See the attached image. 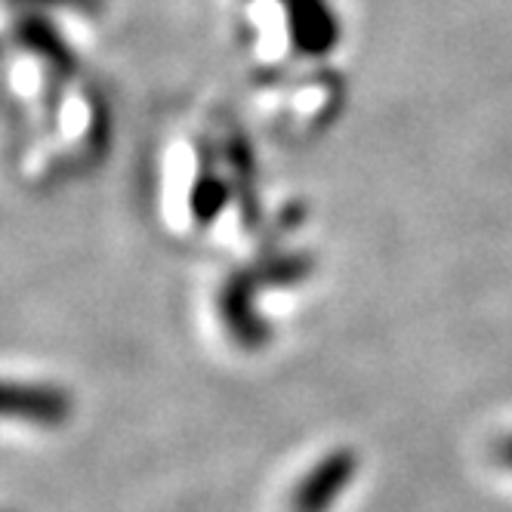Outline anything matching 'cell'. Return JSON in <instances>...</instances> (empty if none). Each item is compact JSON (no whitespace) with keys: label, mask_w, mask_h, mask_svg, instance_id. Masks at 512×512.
Returning <instances> with one entry per match:
<instances>
[{"label":"cell","mask_w":512,"mask_h":512,"mask_svg":"<svg viewBox=\"0 0 512 512\" xmlns=\"http://www.w3.org/2000/svg\"><path fill=\"white\" fill-rule=\"evenodd\" d=\"M71 417V398L59 386L44 383H0V420H22L59 426Z\"/></svg>","instance_id":"obj_1"},{"label":"cell","mask_w":512,"mask_h":512,"mask_svg":"<svg viewBox=\"0 0 512 512\" xmlns=\"http://www.w3.org/2000/svg\"><path fill=\"white\" fill-rule=\"evenodd\" d=\"M19 41H22L28 50L38 53L47 65H53V68H59V71L71 68V59H68L62 41L53 34V28L44 25L41 19H28V22H22V25H19Z\"/></svg>","instance_id":"obj_2"}]
</instances>
